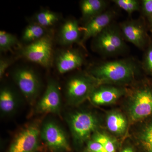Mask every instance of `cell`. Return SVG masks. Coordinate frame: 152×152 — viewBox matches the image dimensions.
Instances as JSON below:
<instances>
[{"instance_id":"30bf717a","label":"cell","mask_w":152,"mask_h":152,"mask_svg":"<svg viewBox=\"0 0 152 152\" xmlns=\"http://www.w3.org/2000/svg\"><path fill=\"white\" fill-rule=\"evenodd\" d=\"M61 106V99L59 86L53 80L48 84L45 92L36 107L38 113L59 114Z\"/></svg>"},{"instance_id":"277c9868","label":"cell","mask_w":152,"mask_h":152,"mask_svg":"<svg viewBox=\"0 0 152 152\" xmlns=\"http://www.w3.org/2000/svg\"><path fill=\"white\" fill-rule=\"evenodd\" d=\"M99 86L90 74H80L72 77L66 86V98L68 103L76 106L89 99L94 90Z\"/></svg>"},{"instance_id":"f546056e","label":"cell","mask_w":152,"mask_h":152,"mask_svg":"<svg viewBox=\"0 0 152 152\" xmlns=\"http://www.w3.org/2000/svg\"><path fill=\"white\" fill-rule=\"evenodd\" d=\"M83 152H92L91 151H89V150L87 149H86V150H85Z\"/></svg>"},{"instance_id":"ba28073f","label":"cell","mask_w":152,"mask_h":152,"mask_svg":"<svg viewBox=\"0 0 152 152\" xmlns=\"http://www.w3.org/2000/svg\"><path fill=\"white\" fill-rule=\"evenodd\" d=\"M13 77L26 99L33 104L41 87L40 82L35 72L29 68H19L14 72Z\"/></svg>"},{"instance_id":"5bb4252c","label":"cell","mask_w":152,"mask_h":152,"mask_svg":"<svg viewBox=\"0 0 152 152\" xmlns=\"http://www.w3.org/2000/svg\"><path fill=\"white\" fill-rule=\"evenodd\" d=\"M84 62L83 55L75 49L60 52L57 56L56 65L60 74H64L81 66Z\"/></svg>"},{"instance_id":"8992f818","label":"cell","mask_w":152,"mask_h":152,"mask_svg":"<svg viewBox=\"0 0 152 152\" xmlns=\"http://www.w3.org/2000/svg\"><path fill=\"white\" fill-rule=\"evenodd\" d=\"M128 113L133 122L152 116V89L143 88L136 90L129 101Z\"/></svg>"},{"instance_id":"cb8c5ba5","label":"cell","mask_w":152,"mask_h":152,"mask_svg":"<svg viewBox=\"0 0 152 152\" xmlns=\"http://www.w3.org/2000/svg\"><path fill=\"white\" fill-rule=\"evenodd\" d=\"M113 1L129 15L140 9V2L137 0H114Z\"/></svg>"},{"instance_id":"6da1fadb","label":"cell","mask_w":152,"mask_h":152,"mask_svg":"<svg viewBox=\"0 0 152 152\" xmlns=\"http://www.w3.org/2000/svg\"><path fill=\"white\" fill-rule=\"evenodd\" d=\"M137 66L130 59L116 60L106 62L94 67L89 74L99 85H121L134 80Z\"/></svg>"},{"instance_id":"603a6c76","label":"cell","mask_w":152,"mask_h":152,"mask_svg":"<svg viewBox=\"0 0 152 152\" xmlns=\"http://www.w3.org/2000/svg\"><path fill=\"white\" fill-rule=\"evenodd\" d=\"M19 43L18 39L14 35L5 31H0V50L1 52L10 50Z\"/></svg>"},{"instance_id":"8fae6325","label":"cell","mask_w":152,"mask_h":152,"mask_svg":"<svg viewBox=\"0 0 152 152\" xmlns=\"http://www.w3.org/2000/svg\"><path fill=\"white\" fill-rule=\"evenodd\" d=\"M126 93L124 88L110 85H99L94 90L89 99L96 105H108L115 103Z\"/></svg>"},{"instance_id":"4fadbf2b","label":"cell","mask_w":152,"mask_h":152,"mask_svg":"<svg viewBox=\"0 0 152 152\" xmlns=\"http://www.w3.org/2000/svg\"><path fill=\"white\" fill-rule=\"evenodd\" d=\"M115 14L113 11H105L103 13L93 18L84 27L82 42L91 38L96 37L109 25L111 24Z\"/></svg>"},{"instance_id":"44dd1931","label":"cell","mask_w":152,"mask_h":152,"mask_svg":"<svg viewBox=\"0 0 152 152\" xmlns=\"http://www.w3.org/2000/svg\"><path fill=\"white\" fill-rule=\"evenodd\" d=\"M91 140L102 144L107 152H116L118 144L115 139L107 134L96 131L92 135Z\"/></svg>"},{"instance_id":"7402d4cb","label":"cell","mask_w":152,"mask_h":152,"mask_svg":"<svg viewBox=\"0 0 152 152\" xmlns=\"http://www.w3.org/2000/svg\"><path fill=\"white\" fill-rule=\"evenodd\" d=\"M36 23L43 27L53 26L58 21V15L50 10L42 11L36 15Z\"/></svg>"},{"instance_id":"ac0fdd59","label":"cell","mask_w":152,"mask_h":152,"mask_svg":"<svg viewBox=\"0 0 152 152\" xmlns=\"http://www.w3.org/2000/svg\"><path fill=\"white\" fill-rule=\"evenodd\" d=\"M17 100L13 91L8 87L2 88L0 92V109L4 114L12 113L17 107Z\"/></svg>"},{"instance_id":"83f0119b","label":"cell","mask_w":152,"mask_h":152,"mask_svg":"<svg viewBox=\"0 0 152 152\" xmlns=\"http://www.w3.org/2000/svg\"><path fill=\"white\" fill-rule=\"evenodd\" d=\"M12 61L8 59L1 58L0 60V77H3L7 68L10 65Z\"/></svg>"},{"instance_id":"3957f363","label":"cell","mask_w":152,"mask_h":152,"mask_svg":"<svg viewBox=\"0 0 152 152\" xmlns=\"http://www.w3.org/2000/svg\"><path fill=\"white\" fill-rule=\"evenodd\" d=\"M94 39V50L103 56H117L126 50L121 29L113 24L109 25Z\"/></svg>"},{"instance_id":"9c48e42d","label":"cell","mask_w":152,"mask_h":152,"mask_svg":"<svg viewBox=\"0 0 152 152\" xmlns=\"http://www.w3.org/2000/svg\"><path fill=\"white\" fill-rule=\"evenodd\" d=\"M41 138L52 152H69L71 148L65 133L57 124L48 121L41 129Z\"/></svg>"},{"instance_id":"ffe728a7","label":"cell","mask_w":152,"mask_h":152,"mask_svg":"<svg viewBox=\"0 0 152 152\" xmlns=\"http://www.w3.org/2000/svg\"><path fill=\"white\" fill-rule=\"evenodd\" d=\"M45 28L37 23L31 24L26 28L22 36V39L25 42H35L43 37L45 35Z\"/></svg>"},{"instance_id":"2e32d148","label":"cell","mask_w":152,"mask_h":152,"mask_svg":"<svg viewBox=\"0 0 152 152\" xmlns=\"http://www.w3.org/2000/svg\"><path fill=\"white\" fill-rule=\"evenodd\" d=\"M106 123L109 131L117 136H123L127 128V120L118 111L109 112L106 117Z\"/></svg>"},{"instance_id":"d6986e66","label":"cell","mask_w":152,"mask_h":152,"mask_svg":"<svg viewBox=\"0 0 152 152\" xmlns=\"http://www.w3.org/2000/svg\"><path fill=\"white\" fill-rule=\"evenodd\" d=\"M137 142L142 152H152V119L139 132Z\"/></svg>"},{"instance_id":"7c38bea8","label":"cell","mask_w":152,"mask_h":152,"mask_svg":"<svg viewBox=\"0 0 152 152\" xmlns=\"http://www.w3.org/2000/svg\"><path fill=\"white\" fill-rule=\"evenodd\" d=\"M120 28L126 41L142 49L146 42V33L143 24L139 20H130L121 23Z\"/></svg>"},{"instance_id":"484cf974","label":"cell","mask_w":152,"mask_h":152,"mask_svg":"<svg viewBox=\"0 0 152 152\" xmlns=\"http://www.w3.org/2000/svg\"><path fill=\"white\" fill-rule=\"evenodd\" d=\"M87 149L92 152H107L103 146L93 140H89L87 142Z\"/></svg>"},{"instance_id":"4316f807","label":"cell","mask_w":152,"mask_h":152,"mask_svg":"<svg viewBox=\"0 0 152 152\" xmlns=\"http://www.w3.org/2000/svg\"><path fill=\"white\" fill-rule=\"evenodd\" d=\"M144 66L148 71L152 75V47L147 51L145 57Z\"/></svg>"},{"instance_id":"9a60e30c","label":"cell","mask_w":152,"mask_h":152,"mask_svg":"<svg viewBox=\"0 0 152 152\" xmlns=\"http://www.w3.org/2000/svg\"><path fill=\"white\" fill-rule=\"evenodd\" d=\"M80 37V29L78 23L75 20L71 19L62 25L60 30V42L64 45H69L78 42Z\"/></svg>"},{"instance_id":"52a82bcc","label":"cell","mask_w":152,"mask_h":152,"mask_svg":"<svg viewBox=\"0 0 152 152\" xmlns=\"http://www.w3.org/2000/svg\"><path fill=\"white\" fill-rule=\"evenodd\" d=\"M23 56L27 59L44 67H49L53 60V42L49 36L30 43L22 50Z\"/></svg>"},{"instance_id":"5b68a950","label":"cell","mask_w":152,"mask_h":152,"mask_svg":"<svg viewBox=\"0 0 152 152\" xmlns=\"http://www.w3.org/2000/svg\"><path fill=\"white\" fill-rule=\"evenodd\" d=\"M41 139L39 125L31 123L17 134L7 152H38L40 147Z\"/></svg>"},{"instance_id":"7a4b0ae2","label":"cell","mask_w":152,"mask_h":152,"mask_svg":"<svg viewBox=\"0 0 152 152\" xmlns=\"http://www.w3.org/2000/svg\"><path fill=\"white\" fill-rule=\"evenodd\" d=\"M75 146L80 148L91 140L98 131L99 120L92 112L79 111L70 114L67 118Z\"/></svg>"},{"instance_id":"e0dca14e","label":"cell","mask_w":152,"mask_h":152,"mask_svg":"<svg viewBox=\"0 0 152 152\" xmlns=\"http://www.w3.org/2000/svg\"><path fill=\"white\" fill-rule=\"evenodd\" d=\"M107 2L103 0H83L80 4L82 16L88 21L104 12Z\"/></svg>"},{"instance_id":"d4e9b609","label":"cell","mask_w":152,"mask_h":152,"mask_svg":"<svg viewBox=\"0 0 152 152\" xmlns=\"http://www.w3.org/2000/svg\"><path fill=\"white\" fill-rule=\"evenodd\" d=\"M143 13L152 26V0H143L142 2Z\"/></svg>"},{"instance_id":"f1b7e54d","label":"cell","mask_w":152,"mask_h":152,"mask_svg":"<svg viewBox=\"0 0 152 152\" xmlns=\"http://www.w3.org/2000/svg\"><path fill=\"white\" fill-rule=\"evenodd\" d=\"M119 152H136L132 146L131 145H127L123 148Z\"/></svg>"}]
</instances>
